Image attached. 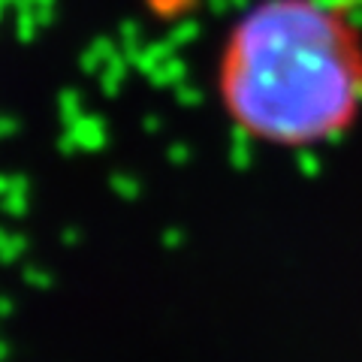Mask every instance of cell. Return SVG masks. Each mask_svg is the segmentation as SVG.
I'll return each instance as SVG.
<instances>
[{
	"instance_id": "obj_1",
	"label": "cell",
	"mask_w": 362,
	"mask_h": 362,
	"mask_svg": "<svg viewBox=\"0 0 362 362\" xmlns=\"http://www.w3.org/2000/svg\"><path fill=\"white\" fill-rule=\"evenodd\" d=\"M214 97L247 142H338L362 118L359 21L332 0H254L221 40Z\"/></svg>"
}]
</instances>
